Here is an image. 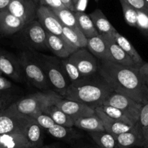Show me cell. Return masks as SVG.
Wrapping results in <instances>:
<instances>
[{"instance_id":"1","label":"cell","mask_w":148,"mask_h":148,"mask_svg":"<svg viewBox=\"0 0 148 148\" xmlns=\"http://www.w3.org/2000/svg\"><path fill=\"white\" fill-rule=\"evenodd\" d=\"M98 72L114 92L142 105L148 102V87L139 75V68L123 66L108 60H99Z\"/></svg>"},{"instance_id":"2","label":"cell","mask_w":148,"mask_h":148,"mask_svg":"<svg viewBox=\"0 0 148 148\" xmlns=\"http://www.w3.org/2000/svg\"><path fill=\"white\" fill-rule=\"evenodd\" d=\"M113 92L99 72L70 84L64 98L77 101L95 109Z\"/></svg>"},{"instance_id":"3","label":"cell","mask_w":148,"mask_h":148,"mask_svg":"<svg viewBox=\"0 0 148 148\" xmlns=\"http://www.w3.org/2000/svg\"><path fill=\"white\" fill-rule=\"evenodd\" d=\"M60 98L62 97L55 91L38 92L21 98L8 108L19 114L32 117L36 113H43L47 108L55 105Z\"/></svg>"},{"instance_id":"4","label":"cell","mask_w":148,"mask_h":148,"mask_svg":"<svg viewBox=\"0 0 148 148\" xmlns=\"http://www.w3.org/2000/svg\"><path fill=\"white\" fill-rule=\"evenodd\" d=\"M34 53L42 65L51 87L64 97L71 82L62 69L60 58L38 52H34Z\"/></svg>"},{"instance_id":"5","label":"cell","mask_w":148,"mask_h":148,"mask_svg":"<svg viewBox=\"0 0 148 148\" xmlns=\"http://www.w3.org/2000/svg\"><path fill=\"white\" fill-rule=\"evenodd\" d=\"M19 63L27 81L33 86L42 92L51 90L50 84L34 52H21L19 55Z\"/></svg>"},{"instance_id":"6","label":"cell","mask_w":148,"mask_h":148,"mask_svg":"<svg viewBox=\"0 0 148 148\" xmlns=\"http://www.w3.org/2000/svg\"><path fill=\"white\" fill-rule=\"evenodd\" d=\"M102 105H111L121 110L136 124L139 119L142 104L136 102L132 98L113 91L103 102Z\"/></svg>"},{"instance_id":"7","label":"cell","mask_w":148,"mask_h":148,"mask_svg":"<svg viewBox=\"0 0 148 148\" xmlns=\"http://www.w3.org/2000/svg\"><path fill=\"white\" fill-rule=\"evenodd\" d=\"M23 39L31 49L38 51L48 49L47 31L38 20L25 24L22 30Z\"/></svg>"},{"instance_id":"8","label":"cell","mask_w":148,"mask_h":148,"mask_svg":"<svg viewBox=\"0 0 148 148\" xmlns=\"http://www.w3.org/2000/svg\"><path fill=\"white\" fill-rule=\"evenodd\" d=\"M68 59L76 65L83 77L92 76L98 73V59L87 48L78 49L68 57Z\"/></svg>"},{"instance_id":"9","label":"cell","mask_w":148,"mask_h":148,"mask_svg":"<svg viewBox=\"0 0 148 148\" xmlns=\"http://www.w3.org/2000/svg\"><path fill=\"white\" fill-rule=\"evenodd\" d=\"M28 118L7 108L0 113V135L17 132L23 133Z\"/></svg>"},{"instance_id":"10","label":"cell","mask_w":148,"mask_h":148,"mask_svg":"<svg viewBox=\"0 0 148 148\" xmlns=\"http://www.w3.org/2000/svg\"><path fill=\"white\" fill-rule=\"evenodd\" d=\"M55 105L68 115L74 122L82 118L95 114V110L91 107L82 102L64 97L58 99Z\"/></svg>"},{"instance_id":"11","label":"cell","mask_w":148,"mask_h":148,"mask_svg":"<svg viewBox=\"0 0 148 148\" xmlns=\"http://www.w3.org/2000/svg\"><path fill=\"white\" fill-rule=\"evenodd\" d=\"M37 8L34 0H10L7 10L28 24L36 19Z\"/></svg>"},{"instance_id":"12","label":"cell","mask_w":148,"mask_h":148,"mask_svg":"<svg viewBox=\"0 0 148 148\" xmlns=\"http://www.w3.org/2000/svg\"><path fill=\"white\" fill-rule=\"evenodd\" d=\"M36 18L47 32L63 37V25L52 9L48 7L39 5L36 11Z\"/></svg>"},{"instance_id":"13","label":"cell","mask_w":148,"mask_h":148,"mask_svg":"<svg viewBox=\"0 0 148 148\" xmlns=\"http://www.w3.org/2000/svg\"><path fill=\"white\" fill-rule=\"evenodd\" d=\"M108 50V61L126 67L139 68L133 60L115 42L112 35H102Z\"/></svg>"},{"instance_id":"14","label":"cell","mask_w":148,"mask_h":148,"mask_svg":"<svg viewBox=\"0 0 148 148\" xmlns=\"http://www.w3.org/2000/svg\"><path fill=\"white\" fill-rule=\"evenodd\" d=\"M47 45L48 49L60 59L68 58L78 49L68 43L63 37L48 32H47Z\"/></svg>"},{"instance_id":"15","label":"cell","mask_w":148,"mask_h":148,"mask_svg":"<svg viewBox=\"0 0 148 148\" xmlns=\"http://www.w3.org/2000/svg\"><path fill=\"white\" fill-rule=\"evenodd\" d=\"M118 148L143 147L144 141L139 123L128 132L116 136Z\"/></svg>"},{"instance_id":"16","label":"cell","mask_w":148,"mask_h":148,"mask_svg":"<svg viewBox=\"0 0 148 148\" xmlns=\"http://www.w3.org/2000/svg\"><path fill=\"white\" fill-rule=\"evenodd\" d=\"M23 134L31 148H40L43 146V129L32 117L28 118L23 129Z\"/></svg>"},{"instance_id":"17","label":"cell","mask_w":148,"mask_h":148,"mask_svg":"<svg viewBox=\"0 0 148 148\" xmlns=\"http://www.w3.org/2000/svg\"><path fill=\"white\" fill-rule=\"evenodd\" d=\"M25 23L15 16L8 10L0 11V31L6 35H12L21 31Z\"/></svg>"},{"instance_id":"18","label":"cell","mask_w":148,"mask_h":148,"mask_svg":"<svg viewBox=\"0 0 148 148\" xmlns=\"http://www.w3.org/2000/svg\"><path fill=\"white\" fill-rule=\"evenodd\" d=\"M0 71L16 82H22L23 79V70L19 61L17 62L11 57L0 53Z\"/></svg>"},{"instance_id":"19","label":"cell","mask_w":148,"mask_h":148,"mask_svg":"<svg viewBox=\"0 0 148 148\" xmlns=\"http://www.w3.org/2000/svg\"><path fill=\"white\" fill-rule=\"evenodd\" d=\"M95 110V113L102 120L103 126L105 128V132L113 134V136H117V135L121 134L122 133L128 132L130 129H132L134 126L126 124V123H123V122L118 121L114 120V119H111L109 116H107L102 111L99 110L97 109Z\"/></svg>"},{"instance_id":"20","label":"cell","mask_w":148,"mask_h":148,"mask_svg":"<svg viewBox=\"0 0 148 148\" xmlns=\"http://www.w3.org/2000/svg\"><path fill=\"white\" fill-rule=\"evenodd\" d=\"M0 146L3 148H31L22 132H12L0 135Z\"/></svg>"},{"instance_id":"21","label":"cell","mask_w":148,"mask_h":148,"mask_svg":"<svg viewBox=\"0 0 148 148\" xmlns=\"http://www.w3.org/2000/svg\"><path fill=\"white\" fill-rule=\"evenodd\" d=\"M86 48L99 60H108V50L103 36H97L87 39Z\"/></svg>"},{"instance_id":"22","label":"cell","mask_w":148,"mask_h":148,"mask_svg":"<svg viewBox=\"0 0 148 148\" xmlns=\"http://www.w3.org/2000/svg\"><path fill=\"white\" fill-rule=\"evenodd\" d=\"M89 16L98 33L101 35H113L117 31L101 10H95L89 14Z\"/></svg>"},{"instance_id":"23","label":"cell","mask_w":148,"mask_h":148,"mask_svg":"<svg viewBox=\"0 0 148 148\" xmlns=\"http://www.w3.org/2000/svg\"><path fill=\"white\" fill-rule=\"evenodd\" d=\"M113 39L115 40V42L118 44V45L120 46V47L132 58L134 60V62L136 63V65L138 67H140L141 65H142L144 64V61L142 60V57L140 56V55L139 54V52L136 51V49H135L134 47L132 45V44L126 39V37H124L123 36H122L120 33H119L118 31L115 32L114 34L112 35Z\"/></svg>"},{"instance_id":"24","label":"cell","mask_w":148,"mask_h":148,"mask_svg":"<svg viewBox=\"0 0 148 148\" xmlns=\"http://www.w3.org/2000/svg\"><path fill=\"white\" fill-rule=\"evenodd\" d=\"M62 36L68 43L76 49L86 48L87 38L84 35L79 28H71L62 27Z\"/></svg>"},{"instance_id":"25","label":"cell","mask_w":148,"mask_h":148,"mask_svg":"<svg viewBox=\"0 0 148 148\" xmlns=\"http://www.w3.org/2000/svg\"><path fill=\"white\" fill-rule=\"evenodd\" d=\"M74 126L88 132L105 131L102 120L96 113L92 116L78 119L74 122Z\"/></svg>"},{"instance_id":"26","label":"cell","mask_w":148,"mask_h":148,"mask_svg":"<svg viewBox=\"0 0 148 148\" xmlns=\"http://www.w3.org/2000/svg\"><path fill=\"white\" fill-rule=\"evenodd\" d=\"M43 113L49 116L57 124L68 128H73L74 126L73 119L55 105L47 108Z\"/></svg>"},{"instance_id":"27","label":"cell","mask_w":148,"mask_h":148,"mask_svg":"<svg viewBox=\"0 0 148 148\" xmlns=\"http://www.w3.org/2000/svg\"><path fill=\"white\" fill-rule=\"evenodd\" d=\"M75 15L77 20L79 29L87 39L99 34L89 15H87L85 12H75Z\"/></svg>"},{"instance_id":"28","label":"cell","mask_w":148,"mask_h":148,"mask_svg":"<svg viewBox=\"0 0 148 148\" xmlns=\"http://www.w3.org/2000/svg\"><path fill=\"white\" fill-rule=\"evenodd\" d=\"M89 134L99 147L118 148L116 136L105 131L89 132Z\"/></svg>"},{"instance_id":"29","label":"cell","mask_w":148,"mask_h":148,"mask_svg":"<svg viewBox=\"0 0 148 148\" xmlns=\"http://www.w3.org/2000/svg\"><path fill=\"white\" fill-rule=\"evenodd\" d=\"M47 132L52 136L60 140L73 141L79 138V136L73 129V128L65 127L57 123L52 125L47 130Z\"/></svg>"},{"instance_id":"30","label":"cell","mask_w":148,"mask_h":148,"mask_svg":"<svg viewBox=\"0 0 148 148\" xmlns=\"http://www.w3.org/2000/svg\"><path fill=\"white\" fill-rule=\"evenodd\" d=\"M55 15L59 18L60 21L63 26H66L71 28H79L78 25L75 12L71 11L67 8H60V9L52 10Z\"/></svg>"},{"instance_id":"31","label":"cell","mask_w":148,"mask_h":148,"mask_svg":"<svg viewBox=\"0 0 148 148\" xmlns=\"http://www.w3.org/2000/svg\"><path fill=\"white\" fill-rule=\"evenodd\" d=\"M95 109H97L99 110L102 111V113L106 114L110 118L118 121L123 122V123L131 125V126H134L135 125L132 123V121L121 110L118 109V108H115V107L111 106V105H101L97 107Z\"/></svg>"},{"instance_id":"32","label":"cell","mask_w":148,"mask_h":148,"mask_svg":"<svg viewBox=\"0 0 148 148\" xmlns=\"http://www.w3.org/2000/svg\"><path fill=\"white\" fill-rule=\"evenodd\" d=\"M60 60L62 69L71 83L78 82L83 78L76 65L70 61L68 58L60 59Z\"/></svg>"},{"instance_id":"33","label":"cell","mask_w":148,"mask_h":148,"mask_svg":"<svg viewBox=\"0 0 148 148\" xmlns=\"http://www.w3.org/2000/svg\"><path fill=\"white\" fill-rule=\"evenodd\" d=\"M138 123L143 136V148H148V102L142 106Z\"/></svg>"},{"instance_id":"34","label":"cell","mask_w":148,"mask_h":148,"mask_svg":"<svg viewBox=\"0 0 148 148\" xmlns=\"http://www.w3.org/2000/svg\"><path fill=\"white\" fill-rule=\"evenodd\" d=\"M121 5L122 10H123V17L126 23L132 27L136 28V23H137V10L128 5L127 3L123 1L119 0Z\"/></svg>"},{"instance_id":"35","label":"cell","mask_w":148,"mask_h":148,"mask_svg":"<svg viewBox=\"0 0 148 148\" xmlns=\"http://www.w3.org/2000/svg\"><path fill=\"white\" fill-rule=\"evenodd\" d=\"M136 28L148 38V13L137 10Z\"/></svg>"},{"instance_id":"36","label":"cell","mask_w":148,"mask_h":148,"mask_svg":"<svg viewBox=\"0 0 148 148\" xmlns=\"http://www.w3.org/2000/svg\"><path fill=\"white\" fill-rule=\"evenodd\" d=\"M33 119H35L36 122L42 127V129L47 130L51 127L52 125L55 124L54 121L49 117V116L46 115L44 113H39L32 116Z\"/></svg>"},{"instance_id":"37","label":"cell","mask_w":148,"mask_h":148,"mask_svg":"<svg viewBox=\"0 0 148 148\" xmlns=\"http://www.w3.org/2000/svg\"><path fill=\"white\" fill-rule=\"evenodd\" d=\"M34 2L36 4H39V5L48 7L52 10L65 8L61 0H34Z\"/></svg>"},{"instance_id":"38","label":"cell","mask_w":148,"mask_h":148,"mask_svg":"<svg viewBox=\"0 0 148 148\" xmlns=\"http://www.w3.org/2000/svg\"><path fill=\"white\" fill-rule=\"evenodd\" d=\"M126 3L134 8L136 10L148 13V4L145 0H123Z\"/></svg>"},{"instance_id":"39","label":"cell","mask_w":148,"mask_h":148,"mask_svg":"<svg viewBox=\"0 0 148 148\" xmlns=\"http://www.w3.org/2000/svg\"><path fill=\"white\" fill-rule=\"evenodd\" d=\"M139 73L144 83L148 87V62H144L139 68Z\"/></svg>"},{"instance_id":"40","label":"cell","mask_w":148,"mask_h":148,"mask_svg":"<svg viewBox=\"0 0 148 148\" xmlns=\"http://www.w3.org/2000/svg\"><path fill=\"white\" fill-rule=\"evenodd\" d=\"M89 0H79L74 5V12H84L87 7Z\"/></svg>"},{"instance_id":"41","label":"cell","mask_w":148,"mask_h":148,"mask_svg":"<svg viewBox=\"0 0 148 148\" xmlns=\"http://www.w3.org/2000/svg\"><path fill=\"white\" fill-rule=\"evenodd\" d=\"M12 87V83L0 75V91H4Z\"/></svg>"},{"instance_id":"42","label":"cell","mask_w":148,"mask_h":148,"mask_svg":"<svg viewBox=\"0 0 148 148\" xmlns=\"http://www.w3.org/2000/svg\"><path fill=\"white\" fill-rule=\"evenodd\" d=\"M2 91H0V113L5 110L8 107V97L2 93Z\"/></svg>"},{"instance_id":"43","label":"cell","mask_w":148,"mask_h":148,"mask_svg":"<svg viewBox=\"0 0 148 148\" xmlns=\"http://www.w3.org/2000/svg\"><path fill=\"white\" fill-rule=\"evenodd\" d=\"M72 148H100L95 144V145H90V144H83V145H79V144H76V145H73Z\"/></svg>"},{"instance_id":"44","label":"cell","mask_w":148,"mask_h":148,"mask_svg":"<svg viewBox=\"0 0 148 148\" xmlns=\"http://www.w3.org/2000/svg\"><path fill=\"white\" fill-rule=\"evenodd\" d=\"M61 2H62V4H63L65 8L74 12V6L72 0H61Z\"/></svg>"},{"instance_id":"45","label":"cell","mask_w":148,"mask_h":148,"mask_svg":"<svg viewBox=\"0 0 148 148\" xmlns=\"http://www.w3.org/2000/svg\"><path fill=\"white\" fill-rule=\"evenodd\" d=\"M10 0H0V11L8 9Z\"/></svg>"},{"instance_id":"46","label":"cell","mask_w":148,"mask_h":148,"mask_svg":"<svg viewBox=\"0 0 148 148\" xmlns=\"http://www.w3.org/2000/svg\"><path fill=\"white\" fill-rule=\"evenodd\" d=\"M40 148H60L58 145H45V146L41 147Z\"/></svg>"},{"instance_id":"47","label":"cell","mask_w":148,"mask_h":148,"mask_svg":"<svg viewBox=\"0 0 148 148\" xmlns=\"http://www.w3.org/2000/svg\"><path fill=\"white\" fill-rule=\"evenodd\" d=\"M78 1H79V0H72V2H73V6H74V5H75V4L76 3V2H78Z\"/></svg>"},{"instance_id":"48","label":"cell","mask_w":148,"mask_h":148,"mask_svg":"<svg viewBox=\"0 0 148 148\" xmlns=\"http://www.w3.org/2000/svg\"><path fill=\"white\" fill-rule=\"evenodd\" d=\"M145 2H147V4H148V0H145Z\"/></svg>"},{"instance_id":"49","label":"cell","mask_w":148,"mask_h":148,"mask_svg":"<svg viewBox=\"0 0 148 148\" xmlns=\"http://www.w3.org/2000/svg\"><path fill=\"white\" fill-rule=\"evenodd\" d=\"M2 72H1V71H0V75H2Z\"/></svg>"},{"instance_id":"50","label":"cell","mask_w":148,"mask_h":148,"mask_svg":"<svg viewBox=\"0 0 148 148\" xmlns=\"http://www.w3.org/2000/svg\"><path fill=\"white\" fill-rule=\"evenodd\" d=\"M0 148H3L2 146H0Z\"/></svg>"},{"instance_id":"51","label":"cell","mask_w":148,"mask_h":148,"mask_svg":"<svg viewBox=\"0 0 148 148\" xmlns=\"http://www.w3.org/2000/svg\"><path fill=\"white\" fill-rule=\"evenodd\" d=\"M135 148H143V147H135Z\"/></svg>"}]
</instances>
